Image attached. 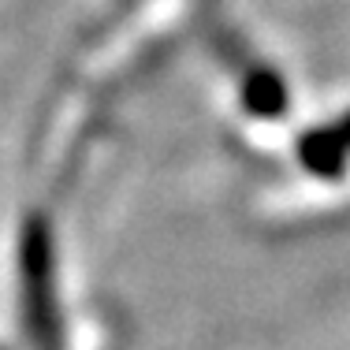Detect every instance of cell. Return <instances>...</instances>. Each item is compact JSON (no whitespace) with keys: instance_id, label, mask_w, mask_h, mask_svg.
Here are the masks:
<instances>
[{"instance_id":"3957f363","label":"cell","mask_w":350,"mask_h":350,"mask_svg":"<svg viewBox=\"0 0 350 350\" xmlns=\"http://www.w3.org/2000/svg\"><path fill=\"white\" fill-rule=\"evenodd\" d=\"M336 127H339V135H343V142H347V149H350V112H347L343 120L336 123Z\"/></svg>"},{"instance_id":"7a4b0ae2","label":"cell","mask_w":350,"mask_h":350,"mask_svg":"<svg viewBox=\"0 0 350 350\" xmlns=\"http://www.w3.org/2000/svg\"><path fill=\"white\" fill-rule=\"evenodd\" d=\"M243 101H246V108L254 116H261V120H276V116H283V108L291 105V94H287V86H283V79L276 71L257 68V71L246 75Z\"/></svg>"},{"instance_id":"6da1fadb","label":"cell","mask_w":350,"mask_h":350,"mask_svg":"<svg viewBox=\"0 0 350 350\" xmlns=\"http://www.w3.org/2000/svg\"><path fill=\"white\" fill-rule=\"evenodd\" d=\"M347 142L339 135V127H313L298 138V161L310 175L321 179H339L347 168Z\"/></svg>"}]
</instances>
